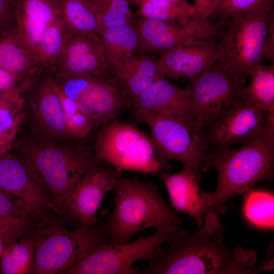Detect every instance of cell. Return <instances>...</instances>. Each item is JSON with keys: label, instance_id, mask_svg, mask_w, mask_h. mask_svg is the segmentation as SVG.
Returning a JSON list of instances; mask_svg holds the SVG:
<instances>
[{"label": "cell", "instance_id": "4fadbf2b", "mask_svg": "<svg viewBox=\"0 0 274 274\" xmlns=\"http://www.w3.org/2000/svg\"><path fill=\"white\" fill-rule=\"evenodd\" d=\"M210 139L223 149L262 136L269 127L268 114L244 100L210 124Z\"/></svg>", "mask_w": 274, "mask_h": 274}, {"label": "cell", "instance_id": "3957f363", "mask_svg": "<svg viewBox=\"0 0 274 274\" xmlns=\"http://www.w3.org/2000/svg\"><path fill=\"white\" fill-rule=\"evenodd\" d=\"M273 127L258 139L235 149H226L211 159L218 175L214 192L202 195L204 216L209 212H223L230 197L248 190L256 182L268 179L273 168Z\"/></svg>", "mask_w": 274, "mask_h": 274}, {"label": "cell", "instance_id": "4316f807", "mask_svg": "<svg viewBox=\"0 0 274 274\" xmlns=\"http://www.w3.org/2000/svg\"><path fill=\"white\" fill-rule=\"evenodd\" d=\"M35 238L12 243L6 246L1 256V270L4 274H25L32 271Z\"/></svg>", "mask_w": 274, "mask_h": 274}, {"label": "cell", "instance_id": "277c9868", "mask_svg": "<svg viewBox=\"0 0 274 274\" xmlns=\"http://www.w3.org/2000/svg\"><path fill=\"white\" fill-rule=\"evenodd\" d=\"M148 126L159 161L175 160L200 179V171L210 165L204 154L206 140L200 128L190 116L172 112L134 115Z\"/></svg>", "mask_w": 274, "mask_h": 274}, {"label": "cell", "instance_id": "f546056e", "mask_svg": "<svg viewBox=\"0 0 274 274\" xmlns=\"http://www.w3.org/2000/svg\"><path fill=\"white\" fill-rule=\"evenodd\" d=\"M67 32L63 18L51 26L41 41L35 56L40 66L54 67L58 64Z\"/></svg>", "mask_w": 274, "mask_h": 274}, {"label": "cell", "instance_id": "e0dca14e", "mask_svg": "<svg viewBox=\"0 0 274 274\" xmlns=\"http://www.w3.org/2000/svg\"><path fill=\"white\" fill-rule=\"evenodd\" d=\"M159 175L174 208L192 217L197 225H201L205 217L201 202L203 192L194 172L183 167L179 173L170 174L162 171Z\"/></svg>", "mask_w": 274, "mask_h": 274}, {"label": "cell", "instance_id": "8992f818", "mask_svg": "<svg viewBox=\"0 0 274 274\" xmlns=\"http://www.w3.org/2000/svg\"><path fill=\"white\" fill-rule=\"evenodd\" d=\"M247 79L220 58L191 79L186 89L196 124L210 125L239 102Z\"/></svg>", "mask_w": 274, "mask_h": 274}, {"label": "cell", "instance_id": "4dcf8cb0", "mask_svg": "<svg viewBox=\"0 0 274 274\" xmlns=\"http://www.w3.org/2000/svg\"><path fill=\"white\" fill-rule=\"evenodd\" d=\"M97 11L102 26L106 28L132 25L130 0H86Z\"/></svg>", "mask_w": 274, "mask_h": 274}, {"label": "cell", "instance_id": "6da1fadb", "mask_svg": "<svg viewBox=\"0 0 274 274\" xmlns=\"http://www.w3.org/2000/svg\"><path fill=\"white\" fill-rule=\"evenodd\" d=\"M224 228L218 214L208 212L193 233L184 231L169 243L168 249L158 247L149 265L138 273L249 274L267 269L265 265L255 267L254 251L228 247Z\"/></svg>", "mask_w": 274, "mask_h": 274}, {"label": "cell", "instance_id": "ac0fdd59", "mask_svg": "<svg viewBox=\"0 0 274 274\" xmlns=\"http://www.w3.org/2000/svg\"><path fill=\"white\" fill-rule=\"evenodd\" d=\"M134 115L172 112L193 117L186 89H181L164 78L156 81L132 103Z\"/></svg>", "mask_w": 274, "mask_h": 274}, {"label": "cell", "instance_id": "e575fe53", "mask_svg": "<svg viewBox=\"0 0 274 274\" xmlns=\"http://www.w3.org/2000/svg\"><path fill=\"white\" fill-rule=\"evenodd\" d=\"M28 223L29 215L20 203L0 191V224H9L25 230Z\"/></svg>", "mask_w": 274, "mask_h": 274}, {"label": "cell", "instance_id": "7a4b0ae2", "mask_svg": "<svg viewBox=\"0 0 274 274\" xmlns=\"http://www.w3.org/2000/svg\"><path fill=\"white\" fill-rule=\"evenodd\" d=\"M113 190L114 207L105 223L109 243H128L135 233L149 228L180 229V219L165 203L153 182L121 176Z\"/></svg>", "mask_w": 274, "mask_h": 274}, {"label": "cell", "instance_id": "ab89813d", "mask_svg": "<svg viewBox=\"0 0 274 274\" xmlns=\"http://www.w3.org/2000/svg\"><path fill=\"white\" fill-rule=\"evenodd\" d=\"M170 1V0H134L131 3H133L135 5H140L141 4L146 2H156V1Z\"/></svg>", "mask_w": 274, "mask_h": 274}, {"label": "cell", "instance_id": "ba28073f", "mask_svg": "<svg viewBox=\"0 0 274 274\" xmlns=\"http://www.w3.org/2000/svg\"><path fill=\"white\" fill-rule=\"evenodd\" d=\"M76 227L55 229L35 238L32 271L37 274L66 272L97 246L109 242L106 224L98 229Z\"/></svg>", "mask_w": 274, "mask_h": 274}, {"label": "cell", "instance_id": "44dd1931", "mask_svg": "<svg viewBox=\"0 0 274 274\" xmlns=\"http://www.w3.org/2000/svg\"><path fill=\"white\" fill-rule=\"evenodd\" d=\"M251 82L244 87L242 99L265 111L269 124L274 126V67L260 63L249 73Z\"/></svg>", "mask_w": 274, "mask_h": 274}, {"label": "cell", "instance_id": "836d02e7", "mask_svg": "<svg viewBox=\"0 0 274 274\" xmlns=\"http://www.w3.org/2000/svg\"><path fill=\"white\" fill-rule=\"evenodd\" d=\"M102 49L98 34L68 32L59 62L68 58L86 55Z\"/></svg>", "mask_w": 274, "mask_h": 274}, {"label": "cell", "instance_id": "2e32d148", "mask_svg": "<svg viewBox=\"0 0 274 274\" xmlns=\"http://www.w3.org/2000/svg\"><path fill=\"white\" fill-rule=\"evenodd\" d=\"M62 18L59 0H17L14 31L35 58L49 28Z\"/></svg>", "mask_w": 274, "mask_h": 274}, {"label": "cell", "instance_id": "7402d4cb", "mask_svg": "<svg viewBox=\"0 0 274 274\" xmlns=\"http://www.w3.org/2000/svg\"><path fill=\"white\" fill-rule=\"evenodd\" d=\"M40 65L15 31L0 37V67L19 81Z\"/></svg>", "mask_w": 274, "mask_h": 274}, {"label": "cell", "instance_id": "1f68e13d", "mask_svg": "<svg viewBox=\"0 0 274 274\" xmlns=\"http://www.w3.org/2000/svg\"><path fill=\"white\" fill-rule=\"evenodd\" d=\"M52 80L64 111L67 134L76 139L85 138L93 128L90 120L75 101L63 91L54 79Z\"/></svg>", "mask_w": 274, "mask_h": 274}, {"label": "cell", "instance_id": "60d3db41", "mask_svg": "<svg viewBox=\"0 0 274 274\" xmlns=\"http://www.w3.org/2000/svg\"><path fill=\"white\" fill-rule=\"evenodd\" d=\"M134 0H130V2H132V1H133Z\"/></svg>", "mask_w": 274, "mask_h": 274}, {"label": "cell", "instance_id": "cb8c5ba5", "mask_svg": "<svg viewBox=\"0 0 274 274\" xmlns=\"http://www.w3.org/2000/svg\"><path fill=\"white\" fill-rule=\"evenodd\" d=\"M68 32L98 34L102 30L95 7L86 0H59Z\"/></svg>", "mask_w": 274, "mask_h": 274}, {"label": "cell", "instance_id": "d6a6232c", "mask_svg": "<svg viewBox=\"0 0 274 274\" xmlns=\"http://www.w3.org/2000/svg\"><path fill=\"white\" fill-rule=\"evenodd\" d=\"M273 0H219L212 14L219 21L226 22L230 18L272 8Z\"/></svg>", "mask_w": 274, "mask_h": 274}, {"label": "cell", "instance_id": "83f0119b", "mask_svg": "<svg viewBox=\"0 0 274 274\" xmlns=\"http://www.w3.org/2000/svg\"><path fill=\"white\" fill-rule=\"evenodd\" d=\"M54 68L57 77L98 75L111 72L103 49L62 60Z\"/></svg>", "mask_w": 274, "mask_h": 274}, {"label": "cell", "instance_id": "f35d334b", "mask_svg": "<svg viewBox=\"0 0 274 274\" xmlns=\"http://www.w3.org/2000/svg\"><path fill=\"white\" fill-rule=\"evenodd\" d=\"M10 244V241L8 237L4 232L0 228V257L4 248Z\"/></svg>", "mask_w": 274, "mask_h": 274}, {"label": "cell", "instance_id": "d4e9b609", "mask_svg": "<svg viewBox=\"0 0 274 274\" xmlns=\"http://www.w3.org/2000/svg\"><path fill=\"white\" fill-rule=\"evenodd\" d=\"M142 17L184 25L195 14L194 5L187 0H170L146 2L139 5Z\"/></svg>", "mask_w": 274, "mask_h": 274}, {"label": "cell", "instance_id": "7c38bea8", "mask_svg": "<svg viewBox=\"0 0 274 274\" xmlns=\"http://www.w3.org/2000/svg\"><path fill=\"white\" fill-rule=\"evenodd\" d=\"M120 177L121 171L102 163L86 173L59 203L78 227H91L96 224V214L104 197Z\"/></svg>", "mask_w": 274, "mask_h": 274}, {"label": "cell", "instance_id": "30bf717a", "mask_svg": "<svg viewBox=\"0 0 274 274\" xmlns=\"http://www.w3.org/2000/svg\"><path fill=\"white\" fill-rule=\"evenodd\" d=\"M272 14L271 8L232 17L225 22L220 34L221 58L247 78L253 67L264 62Z\"/></svg>", "mask_w": 274, "mask_h": 274}, {"label": "cell", "instance_id": "484cf974", "mask_svg": "<svg viewBox=\"0 0 274 274\" xmlns=\"http://www.w3.org/2000/svg\"><path fill=\"white\" fill-rule=\"evenodd\" d=\"M23 100L20 94L0 96V155L9 151L21 124Z\"/></svg>", "mask_w": 274, "mask_h": 274}, {"label": "cell", "instance_id": "603a6c76", "mask_svg": "<svg viewBox=\"0 0 274 274\" xmlns=\"http://www.w3.org/2000/svg\"><path fill=\"white\" fill-rule=\"evenodd\" d=\"M35 111L48 131L55 135L67 134L64 111L52 79L45 81L39 89Z\"/></svg>", "mask_w": 274, "mask_h": 274}, {"label": "cell", "instance_id": "d6986e66", "mask_svg": "<svg viewBox=\"0 0 274 274\" xmlns=\"http://www.w3.org/2000/svg\"><path fill=\"white\" fill-rule=\"evenodd\" d=\"M111 73L131 104L158 80L164 78L156 61L133 55Z\"/></svg>", "mask_w": 274, "mask_h": 274}, {"label": "cell", "instance_id": "ffe728a7", "mask_svg": "<svg viewBox=\"0 0 274 274\" xmlns=\"http://www.w3.org/2000/svg\"><path fill=\"white\" fill-rule=\"evenodd\" d=\"M98 36L111 71L132 56L139 46L138 33L132 25L104 28Z\"/></svg>", "mask_w": 274, "mask_h": 274}, {"label": "cell", "instance_id": "f1b7e54d", "mask_svg": "<svg viewBox=\"0 0 274 274\" xmlns=\"http://www.w3.org/2000/svg\"><path fill=\"white\" fill-rule=\"evenodd\" d=\"M274 196L263 190H253L245 199L244 213L252 224L262 228H273Z\"/></svg>", "mask_w": 274, "mask_h": 274}, {"label": "cell", "instance_id": "d590c367", "mask_svg": "<svg viewBox=\"0 0 274 274\" xmlns=\"http://www.w3.org/2000/svg\"><path fill=\"white\" fill-rule=\"evenodd\" d=\"M17 0H0V37L14 31Z\"/></svg>", "mask_w": 274, "mask_h": 274}, {"label": "cell", "instance_id": "5b68a950", "mask_svg": "<svg viewBox=\"0 0 274 274\" xmlns=\"http://www.w3.org/2000/svg\"><path fill=\"white\" fill-rule=\"evenodd\" d=\"M25 152L35 177L58 203L86 173L104 162L80 147L40 143L30 145Z\"/></svg>", "mask_w": 274, "mask_h": 274}, {"label": "cell", "instance_id": "9a60e30c", "mask_svg": "<svg viewBox=\"0 0 274 274\" xmlns=\"http://www.w3.org/2000/svg\"><path fill=\"white\" fill-rule=\"evenodd\" d=\"M222 55L219 42L195 39L165 52L156 62L164 77L192 79L221 58Z\"/></svg>", "mask_w": 274, "mask_h": 274}, {"label": "cell", "instance_id": "52a82bcc", "mask_svg": "<svg viewBox=\"0 0 274 274\" xmlns=\"http://www.w3.org/2000/svg\"><path fill=\"white\" fill-rule=\"evenodd\" d=\"M93 152L121 172L159 175L165 166L158 159L150 139L133 125L116 119L101 126Z\"/></svg>", "mask_w": 274, "mask_h": 274}, {"label": "cell", "instance_id": "74e56055", "mask_svg": "<svg viewBox=\"0 0 274 274\" xmlns=\"http://www.w3.org/2000/svg\"><path fill=\"white\" fill-rule=\"evenodd\" d=\"M219 1V0H195V14L193 19L201 22H210L209 18Z\"/></svg>", "mask_w": 274, "mask_h": 274}, {"label": "cell", "instance_id": "5bb4252c", "mask_svg": "<svg viewBox=\"0 0 274 274\" xmlns=\"http://www.w3.org/2000/svg\"><path fill=\"white\" fill-rule=\"evenodd\" d=\"M0 191L16 198L29 215L43 213L49 204L46 190L27 163L9 151L0 155Z\"/></svg>", "mask_w": 274, "mask_h": 274}, {"label": "cell", "instance_id": "8d00e7d4", "mask_svg": "<svg viewBox=\"0 0 274 274\" xmlns=\"http://www.w3.org/2000/svg\"><path fill=\"white\" fill-rule=\"evenodd\" d=\"M19 80L6 70L0 67V96L20 95L16 84Z\"/></svg>", "mask_w": 274, "mask_h": 274}, {"label": "cell", "instance_id": "9c48e42d", "mask_svg": "<svg viewBox=\"0 0 274 274\" xmlns=\"http://www.w3.org/2000/svg\"><path fill=\"white\" fill-rule=\"evenodd\" d=\"M184 231L158 229L151 235L140 236L132 243L120 245L105 242L95 247L71 268L70 274H135L132 267L139 260H150L155 250L169 244Z\"/></svg>", "mask_w": 274, "mask_h": 274}, {"label": "cell", "instance_id": "8fae6325", "mask_svg": "<svg viewBox=\"0 0 274 274\" xmlns=\"http://www.w3.org/2000/svg\"><path fill=\"white\" fill-rule=\"evenodd\" d=\"M225 23L204 22L194 19L181 25L142 17L133 26L140 40L138 50L144 53H162L195 39L219 38Z\"/></svg>", "mask_w": 274, "mask_h": 274}]
</instances>
